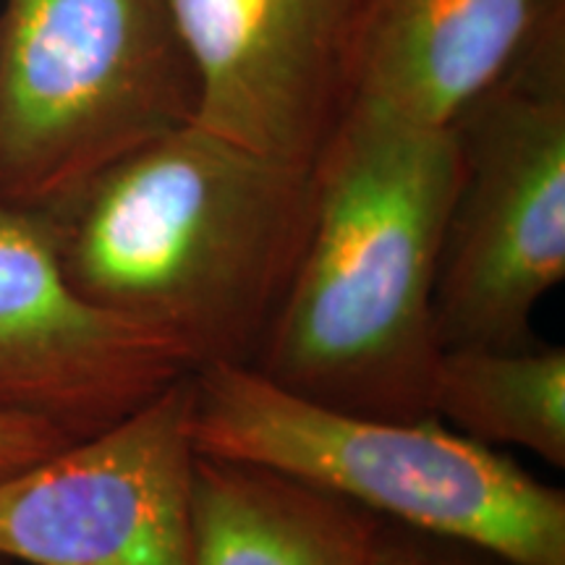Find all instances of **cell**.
I'll use <instances>...</instances> for the list:
<instances>
[{"instance_id":"obj_6","label":"cell","mask_w":565,"mask_h":565,"mask_svg":"<svg viewBox=\"0 0 565 565\" xmlns=\"http://www.w3.org/2000/svg\"><path fill=\"white\" fill-rule=\"evenodd\" d=\"M192 372L103 433L0 479V557L194 565Z\"/></svg>"},{"instance_id":"obj_5","label":"cell","mask_w":565,"mask_h":565,"mask_svg":"<svg viewBox=\"0 0 565 565\" xmlns=\"http://www.w3.org/2000/svg\"><path fill=\"white\" fill-rule=\"evenodd\" d=\"M563 3L513 68L456 118L458 186L435 278L443 349H526L565 278Z\"/></svg>"},{"instance_id":"obj_9","label":"cell","mask_w":565,"mask_h":565,"mask_svg":"<svg viewBox=\"0 0 565 565\" xmlns=\"http://www.w3.org/2000/svg\"><path fill=\"white\" fill-rule=\"evenodd\" d=\"M561 0H359L351 100L450 126L521 58Z\"/></svg>"},{"instance_id":"obj_4","label":"cell","mask_w":565,"mask_h":565,"mask_svg":"<svg viewBox=\"0 0 565 565\" xmlns=\"http://www.w3.org/2000/svg\"><path fill=\"white\" fill-rule=\"evenodd\" d=\"M171 0H0V202L55 217L194 124Z\"/></svg>"},{"instance_id":"obj_7","label":"cell","mask_w":565,"mask_h":565,"mask_svg":"<svg viewBox=\"0 0 565 565\" xmlns=\"http://www.w3.org/2000/svg\"><path fill=\"white\" fill-rule=\"evenodd\" d=\"M189 372L179 343L71 286L51 217L0 202V414L87 440Z\"/></svg>"},{"instance_id":"obj_12","label":"cell","mask_w":565,"mask_h":565,"mask_svg":"<svg viewBox=\"0 0 565 565\" xmlns=\"http://www.w3.org/2000/svg\"><path fill=\"white\" fill-rule=\"evenodd\" d=\"M366 565H515L492 550L377 519Z\"/></svg>"},{"instance_id":"obj_11","label":"cell","mask_w":565,"mask_h":565,"mask_svg":"<svg viewBox=\"0 0 565 565\" xmlns=\"http://www.w3.org/2000/svg\"><path fill=\"white\" fill-rule=\"evenodd\" d=\"M433 412L456 433L565 466V349H443Z\"/></svg>"},{"instance_id":"obj_8","label":"cell","mask_w":565,"mask_h":565,"mask_svg":"<svg viewBox=\"0 0 565 565\" xmlns=\"http://www.w3.org/2000/svg\"><path fill=\"white\" fill-rule=\"evenodd\" d=\"M200 129L312 168L351 103L359 0H171Z\"/></svg>"},{"instance_id":"obj_13","label":"cell","mask_w":565,"mask_h":565,"mask_svg":"<svg viewBox=\"0 0 565 565\" xmlns=\"http://www.w3.org/2000/svg\"><path fill=\"white\" fill-rule=\"evenodd\" d=\"M71 440L47 424L24 416L0 414V479L53 456Z\"/></svg>"},{"instance_id":"obj_2","label":"cell","mask_w":565,"mask_h":565,"mask_svg":"<svg viewBox=\"0 0 565 565\" xmlns=\"http://www.w3.org/2000/svg\"><path fill=\"white\" fill-rule=\"evenodd\" d=\"M309 221L312 168L196 124L116 162L51 217L71 286L160 330L194 370L257 362Z\"/></svg>"},{"instance_id":"obj_10","label":"cell","mask_w":565,"mask_h":565,"mask_svg":"<svg viewBox=\"0 0 565 565\" xmlns=\"http://www.w3.org/2000/svg\"><path fill=\"white\" fill-rule=\"evenodd\" d=\"M377 519L267 466L196 454L194 565H366Z\"/></svg>"},{"instance_id":"obj_3","label":"cell","mask_w":565,"mask_h":565,"mask_svg":"<svg viewBox=\"0 0 565 565\" xmlns=\"http://www.w3.org/2000/svg\"><path fill=\"white\" fill-rule=\"evenodd\" d=\"M192 440L202 456L267 466L515 565H565V492L437 416L341 412L249 364H210L192 372Z\"/></svg>"},{"instance_id":"obj_14","label":"cell","mask_w":565,"mask_h":565,"mask_svg":"<svg viewBox=\"0 0 565 565\" xmlns=\"http://www.w3.org/2000/svg\"><path fill=\"white\" fill-rule=\"evenodd\" d=\"M0 565H11L9 561H3V557H0Z\"/></svg>"},{"instance_id":"obj_1","label":"cell","mask_w":565,"mask_h":565,"mask_svg":"<svg viewBox=\"0 0 565 565\" xmlns=\"http://www.w3.org/2000/svg\"><path fill=\"white\" fill-rule=\"evenodd\" d=\"M458 173L454 126L351 100L312 166L307 244L254 370L341 412L435 416L433 296Z\"/></svg>"}]
</instances>
